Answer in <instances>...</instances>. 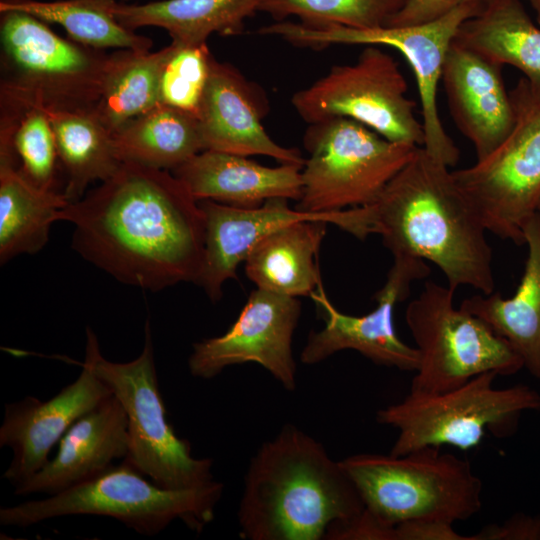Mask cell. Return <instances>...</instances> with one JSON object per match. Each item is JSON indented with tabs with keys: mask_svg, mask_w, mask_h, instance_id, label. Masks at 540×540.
<instances>
[{
	"mask_svg": "<svg viewBox=\"0 0 540 540\" xmlns=\"http://www.w3.org/2000/svg\"><path fill=\"white\" fill-rule=\"evenodd\" d=\"M474 1L487 0H407L386 26L401 27L429 22L462 4Z\"/></svg>",
	"mask_w": 540,
	"mask_h": 540,
	"instance_id": "35",
	"label": "cell"
},
{
	"mask_svg": "<svg viewBox=\"0 0 540 540\" xmlns=\"http://www.w3.org/2000/svg\"><path fill=\"white\" fill-rule=\"evenodd\" d=\"M516 122L508 137L472 166L452 172L488 232L516 245L540 206V105L521 78L511 91Z\"/></svg>",
	"mask_w": 540,
	"mask_h": 540,
	"instance_id": "12",
	"label": "cell"
},
{
	"mask_svg": "<svg viewBox=\"0 0 540 540\" xmlns=\"http://www.w3.org/2000/svg\"><path fill=\"white\" fill-rule=\"evenodd\" d=\"M535 12L536 15V21L538 25L540 26V0H527Z\"/></svg>",
	"mask_w": 540,
	"mask_h": 540,
	"instance_id": "37",
	"label": "cell"
},
{
	"mask_svg": "<svg viewBox=\"0 0 540 540\" xmlns=\"http://www.w3.org/2000/svg\"><path fill=\"white\" fill-rule=\"evenodd\" d=\"M127 459L99 474L40 500L0 509V524L25 528L67 515L114 518L136 532L154 536L179 519L201 532L214 519L223 485L198 490H170L146 480Z\"/></svg>",
	"mask_w": 540,
	"mask_h": 540,
	"instance_id": "5",
	"label": "cell"
},
{
	"mask_svg": "<svg viewBox=\"0 0 540 540\" xmlns=\"http://www.w3.org/2000/svg\"><path fill=\"white\" fill-rule=\"evenodd\" d=\"M122 162L174 170L203 151L195 114L158 103L112 133Z\"/></svg>",
	"mask_w": 540,
	"mask_h": 540,
	"instance_id": "28",
	"label": "cell"
},
{
	"mask_svg": "<svg viewBox=\"0 0 540 540\" xmlns=\"http://www.w3.org/2000/svg\"><path fill=\"white\" fill-rule=\"evenodd\" d=\"M296 209L326 213L373 203L420 146L393 142L365 125L336 117L309 124Z\"/></svg>",
	"mask_w": 540,
	"mask_h": 540,
	"instance_id": "9",
	"label": "cell"
},
{
	"mask_svg": "<svg viewBox=\"0 0 540 540\" xmlns=\"http://www.w3.org/2000/svg\"><path fill=\"white\" fill-rule=\"evenodd\" d=\"M326 221L285 225L258 242L245 259V272L256 288L291 296H310L321 286L317 263Z\"/></svg>",
	"mask_w": 540,
	"mask_h": 540,
	"instance_id": "24",
	"label": "cell"
},
{
	"mask_svg": "<svg viewBox=\"0 0 540 540\" xmlns=\"http://www.w3.org/2000/svg\"><path fill=\"white\" fill-rule=\"evenodd\" d=\"M356 486L365 510L393 527L415 520L454 524L482 508L483 485L471 463L439 447L405 455L357 454L340 461Z\"/></svg>",
	"mask_w": 540,
	"mask_h": 540,
	"instance_id": "4",
	"label": "cell"
},
{
	"mask_svg": "<svg viewBox=\"0 0 540 540\" xmlns=\"http://www.w3.org/2000/svg\"><path fill=\"white\" fill-rule=\"evenodd\" d=\"M384 286L375 293L377 306L368 314L353 316L339 311L319 286L310 297L321 310L325 326L312 331L301 352L304 364H316L346 349L355 350L372 362L404 371H416L418 349L404 343L396 334L393 311L405 300L412 282L430 274L425 260L416 256L396 255Z\"/></svg>",
	"mask_w": 540,
	"mask_h": 540,
	"instance_id": "14",
	"label": "cell"
},
{
	"mask_svg": "<svg viewBox=\"0 0 540 540\" xmlns=\"http://www.w3.org/2000/svg\"><path fill=\"white\" fill-rule=\"evenodd\" d=\"M86 336L84 361L109 386L127 414L129 450L124 459L165 489L198 490L217 484L211 473L213 461L194 458L189 441L178 437L167 421L149 320L143 350L130 362L105 359L89 327Z\"/></svg>",
	"mask_w": 540,
	"mask_h": 540,
	"instance_id": "7",
	"label": "cell"
},
{
	"mask_svg": "<svg viewBox=\"0 0 540 540\" xmlns=\"http://www.w3.org/2000/svg\"><path fill=\"white\" fill-rule=\"evenodd\" d=\"M302 168L289 163L268 167L247 156L203 150L172 173L197 201L253 208L273 198L299 201Z\"/></svg>",
	"mask_w": 540,
	"mask_h": 540,
	"instance_id": "21",
	"label": "cell"
},
{
	"mask_svg": "<svg viewBox=\"0 0 540 540\" xmlns=\"http://www.w3.org/2000/svg\"><path fill=\"white\" fill-rule=\"evenodd\" d=\"M72 247L121 283L159 291L199 280L205 225L199 202L168 170L123 162L109 179L69 203Z\"/></svg>",
	"mask_w": 540,
	"mask_h": 540,
	"instance_id": "1",
	"label": "cell"
},
{
	"mask_svg": "<svg viewBox=\"0 0 540 540\" xmlns=\"http://www.w3.org/2000/svg\"><path fill=\"white\" fill-rule=\"evenodd\" d=\"M398 63L376 45H367L353 64L335 65L291 99L308 124L336 117L359 122L393 142L422 147L424 131Z\"/></svg>",
	"mask_w": 540,
	"mask_h": 540,
	"instance_id": "13",
	"label": "cell"
},
{
	"mask_svg": "<svg viewBox=\"0 0 540 540\" xmlns=\"http://www.w3.org/2000/svg\"><path fill=\"white\" fill-rule=\"evenodd\" d=\"M68 204L63 192L31 183L20 171L16 153L0 148L1 264L21 254L39 252Z\"/></svg>",
	"mask_w": 540,
	"mask_h": 540,
	"instance_id": "25",
	"label": "cell"
},
{
	"mask_svg": "<svg viewBox=\"0 0 540 540\" xmlns=\"http://www.w3.org/2000/svg\"><path fill=\"white\" fill-rule=\"evenodd\" d=\"M528 255L518 288L510 298L475 295L460 308L485 321L516 350L529 373L540 379V211L523 228Z\"/></svg>",
	"mask_w": 540,
	"mask_h": 540,
	"instance_id": "22",
	"label": "cell"
},
{
	"mask_svg": "<svg viewBox=\"0 0 540 540\" xmlns=\"http://www.w3.org/2000/svg\"><path fill=\"white\" fill-rule=\"evenodd\" d=\"M539 211H540V206H539Z\"/></svg>",
	"mask_w": 540,
	"mask_h": 540,
	"instance_id": "39",
	"label": "cell"
},
{
	"mask_svg": "<svg viewBox=\"0 0 540 540\" xmlns=\"http://www.w3.org/2000/svg\"><path fill=\"white\" fill-rule=\"evenodd\" d=\"M173 49L171 42L157 52L117 49L108 54L93 113L111 133L160 103L161 76Z\"/></svg>",
	"mask_w": 540,
	"mask_h": 540,
	"instance_id": "29",
	"label": "cell"
},
{
	"mask_svg": "<svg viewBox=\"0 0 540 540\" xmlns=\"http://www.w3.org/2000/svg\"><path fill=\"white\" fill-rule=\"evenodd\" d=\"M473 540H540V515L518 512L473 534Z\"/></svg>",
	"mask_w": 540,
	"mask_h": 540,
	"instance_id": "34",
	"label": "cell"
},
{
	"mask_svg": "<svg viewBox=\"0 0 540 540\" xmlns=\"http://www.w3.org/2000/svg\"><path fill=\"white\" fill-rule=\"evenodd\" d=\"M486 2L462 4L429 22L410 26L354 29L334 26L308 28L300 23L277 21L258 30L278 36L292 45L322 49L330 45H382L398 50L408 61L416 78L421 103L423 148L448 167L459 160V149L441 121L437 92L448 49L460 25L478 14Z\"/></svg>",
	"mask_w": 540,
	"mask_h": 540,
	"instance_id": "11",
	"label": "cell"
},
{
	"mask_svg": "<svg viewBox=\"0 0 540 540\" xmlns=\"http://www.w3.org/2000/svg\"><path fill=\"white\" fill-rule=\"evenodd\" d=\"M112 394L84 361L78 378L51 399L27 396L6 404L0 446L10 447L13 459L3 478L16 487L32 477L46 465L51 448L71 425Z\"/></svg>",
	"mask_w": 540,
	"mask_h": 540,
	"instance_id": "17",
	"label": "cell"
},
{
	"mask_svg": "<svg viewBox=\"0 0 540 540\" xmlns=\"http://www.w3.org/2000/svg\"><path fill=\"white\" fill-rule=\"evenodd\" d=\"M407 0H260L258 12L277 21L296 17L308 28L342 26L354 29L385 27Z\"/></svg>",
	"mask_w": 540,
	"mask_h": 540,
	"instance_id": "31",
	"label": "cell"
},
{
	"mask_svg": "<svg viewBox=\"0 0 540 540\" xmlns=\"http://www.w3.org/2000/svg\"><path fill=\"white\" fill-rule=\"evenodd\" d=\"M267 111L261 89L237 68L213 56L197 113L203 150L264 155L280 163L304 166L298 149L281 146L268 135L262 125Z\"/></svg>",
	"mask_w": 540,
	"mask_h": 540,
	"instance_id": "18",
	"label": "cell"
},
{
	"mask_svg": "<svg viewBox=\"0 0 540 540\" xmlns=\"http://www.w3.org/2000/svg\"><path fill=\"white\" fill-rule=\"evenodd\" d=\"M0 139L12 143L20 160L19 169L31 183L44 190H57V146L42 110L31 107L18 113H1Z\"/></svg>",
	"mask_w": 540,
	"mask_h": 540,
	"instance_id": "32",
	"label": "cell"
},
{
	"mask_svg": "<svg viewBox=\"0 0 540 540\" xmlns=\"http://www.w3.org/2000/svg\"><path fill=\"white\" fill-rule=\"evenodd\" d=\"M501 68L454 41L445 57L441 82L449 111L458 130L473 144L477 160L493 152L516 122Z\"/></svg>",
	"mask_w": 540,
	"mask_h": 540,
	"instance_id": "19",
	"label": "cell"
},
{
	"mask_svg": "<svg viewBox=\"0 0 540 540\" xmlns=\"http://www.w3.org/2000/svg\"><path fill=\"white\" fill-rule=\"evenodd\" d=\"M260 0H161L144 4L117 1L114 15L124 27L154 26L168 32L172 42L207 43L213 33L235 36L245 20L258 12Z\"/></svg>",
	"mask_w": 540,
	"mask_h": 540,
	"instance_id": "26",
	"label": "cell"
},
{
	"mask_svg": "<svg viewBox=\"0 0 540 540\" xmlns=\"http://www.w3.org/2000/svg\"><path fill=\"white\" fill-rule=\"evenodd\" d=\"M393 540H473V536L458 533L449 522L415 520L396 524Z\"/></svg>",
	"mask_w": 540,
	"mask_h": 540,
	"instance_id": "36",
	"label": "cell"
},
{
	"mask_svg": "<svg viewBox=\"0 0 540 540\" xmlns=\"http://www.w3.org/2000/svg\"><path fill=\"white\" fill-rule=\"evenodd\" d=\"M300 315L297 297L256 288L224 334L193 344L190 373L210 379L228 366L254 362L286 390L294 391L297 366L292 339Z\"/></svg>",
	"mask_w": 540,
	"mask_h": 540,
	"instance_id": "15",
	"label": "cell"
},
{
	"mask_svg": "<svg viewBox=\"0 0 540 540\" xmlns=\"http://www.w3.org/2000/svg\"><path fill=\"white\" fill-rule=\"evenodd\" d=\"M288 199L273 198L253 208L235 207L212 200L198 201L204 216L205 245L197 282L211 301L221 299L223 285L236 279L237 268L253 247L277 229L302 220H322L353 235L356 208L326 213L290 208Z\"/></svg>",
	"mask_w": 540,
	"mask_h": 540,
	"instance_id": "16",
	"label": "cell"
},
{
	"mask_svg": "<svg viewBox=\"0 0 540 540\" xmlns=\"http://www.w3.org/2000/svg\"><path fill=\"white\" fill-rule=\"evenodd\" d=\"M497 376L482 373L440 393L410 391L400 402L378 410L377 422L398 430L389 454L441 445L468 450L486 432L498 438L512 435L523 413L540 410V394L525 384L495 388Z\"/></svg>",
	"mask_w": 540,
	"mask_h": 540,
	"instance_id": "8",
	"label": "cell"
},
{
	"mask_svg": "<svg viewBox=\"0 0 540 540\" xmlns=\"http://www.w3.org/2000/svg\"><path fill=\"white\" fill-rule=\"evenodd\" d=\"M455 289L426 281L405 311L420 361L410 391L440 393L486 372L510 376L524 368L512 345L482 319L455 308Z\"/></svg>",
	"mask_w": 540,
	"mask_h": 540,
	"instance_id": "10",
	"label": "cell"
},
{
	"mask_svg": "<svg viewBox=\"0 0 540 540\" xmlns=\"http://www.w3.org/2000/svg\"><path fill=\"white\" fill-rule=\"evenodd\" d=\"M1 113L33 106L93 111L108 54L62 38L38 18L1 13Z\"/></svg>",
	"mask_w": 540,
	"mask_h": 540,
	"instance_id": "6",
	"label": "cell"
},
{
	"mask_svg": "<svg viewBox=\"0 0 540 540\" xmlns=\"http://www.w3.org/2000/svg\"><path fill=\"white\" fill-rule=\"evenodd\" d=\"M172 43L174 49L161 76L159 102L197 116L213 55L207 43Z\"/></svg>",
	"mask_w": 540,
	"mask_h": 540,
	"instance_id": "33",
	"label": "cell"
},
{
	"mask_svg": "<svg viewBox=\"0 0 540 540\" xmlns=\"http://www.w3.org/2000/svg\"><path fill=\"white\" fill-rule=\"evenodd\" d=\"M340 461L297 427L285 425L252 458L238 510L249 540H320L364 511Z\"/></svg>",
	"mask_w": 540,
	"mask_h": 540,
	"instance_id": "3",
	"label": "cell"
},
{
	"mask_svg": "<svg viewBox=\"0 0 540 540\" xmlns=\"http://www.w3.org/2000/svg\"><path fill=\"white\" fill-rule=\"evenodd\" d=\"M118 0H1L0 12L19 11L60 25L70 39L99 50L149 51L150 38L121 25L114 15Z\"/></svg>",
	"mask_w": 540,
	"mask_h": 540,
	"instance_id": "30",
	"label": "cell"
},
{
	"mask_svg": "<svg viewBox=\"0 0 540 540\" xmlns=\"http://www.w3.org/2000/svg\"><path fill=\"white\" fill-rule=\"evenodd\" d=\"M33 107L42 110L51 124L67 176L63 193L69 203L81 199L92 182H103L118 171L123 162L115 151L112 133L93 111Z\"/></svg>",
	"mask_w": 540,
	"mask_h": 540,
	"instance_id": "27",
	"label": "cell"
},
{
	"mask_svg": "<svg viewBox=\"0 0 540 540\" xmlns=\"http://www.w3.org/2000/svg\"><path fill=\"white\" fill-rule=\"evenodd\" d=\"M453 41L521 71L530 98L540 105V27L520 0H487L460 25Z\"/></svg>",
	"mask_w": 540,
	"mask_h": 540,
	"instance_id": "23",
	"label": "cell"
},
{
	"mask_svg": "<svg viewBox=\"0 0 540 540\" xmlns=\"http://www.w3.org/2000/svg\"><path fill=\"white\" fill-rule=\"evenodd\" d=\"M129 450L127 414L115 395L77 419L59 442L57 454L28 480L16 495L57 494L126 458Z\"/></svg>",
	"mask_w": 540,
	"mask_h": 540,
	"instance_id": "20",
	"label": "cell"
},
{
	"mask_svg": "<svg viewBox=\"0 0 540 540\" xmlns=\"http://www.w3.org/2000/svg\"><path fill=\"white\" fill-rule=\"evenodd\" d=\"M365 236L378 234L393 256L435 264L448 286L494 292L486 228L456 185L449 167L419 147L379 197L362 206Z\"/></svg>",
	"mask_w": 540,
	"mask_h": 540,
	"instance_id": "2",
	"label": "cell"
},
{
	"mask_svg": "<svg viewBox=\"0 0 540 540\" xmlns=\"http://www.w3.org/2000/svg\"><path fill=\"white\" fill-rule=\"evenodd\" d=\"M120 1L124 2V1H128V0H120Z\"/></svg>",
	"mask_w": 540,
	"mask_h": 540,
	"instance_id": "38",
	"label": "cell"
}]
</instances>
